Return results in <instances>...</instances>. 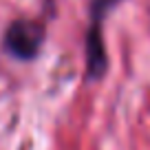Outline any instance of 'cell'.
Here are the masks:
<instances>
[{
  "instance_id": "1",
  "label": "cell",
  "mask_w": 150,
  "mask_h": 150,
  "mask_svg": "<svg viewBox=\"0 0 150 150\" xmlns=\"http://www.w3.org/2000/svg\"><path fill=\"white\" fill-rule=\"evenodd\" d=\"M44 38H47V24L44 22L20 18L7 27L2 44H5V51L11 57L29 62L33 57H38V53L44 44Z\"/></svg>"
},
{
  "instance_id": "2",
  "label": "cell",
  "mask_w": 150,
  "mask_h": 150,
  "mask_svg": "<svg viewBox=\"0 0 150 150\" xmlns=\"http://www.w3.org/2000/svg\"><path fill=\"white\" fill-rule=\"evenodd\" d=\"M115 2L119 0H93L91 7V24L84 38V49H86V77L88 80H99L106 71V47H104V35H102V24L104 16Z\"/></svg>"
}]
</instances>
